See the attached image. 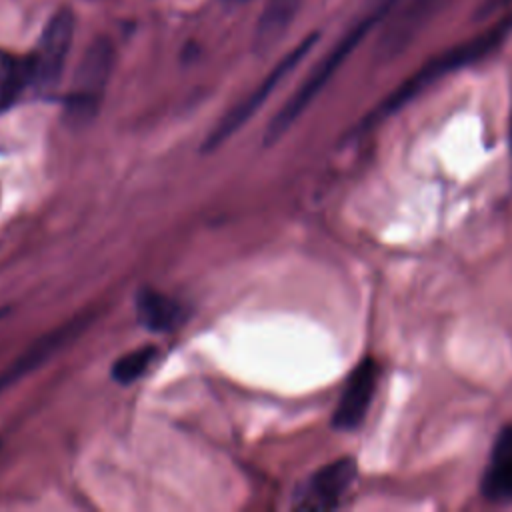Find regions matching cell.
<instances>
[{"label":"cell","instance_id":"6da1fadb","mask_svg":"<svg viewBox=\"0 0 512 512\" xmlns=\"http://www.w3.org/2000/svg\"><path fill=\"white\" fill-rule=\"evenodd\" d=\"M394 0H376L370 10L364 12L360 20L330 48V52L310 70L298 90L284 102V106L272 116L268 128L264 132L262 142L266 146L280 140L290 126L302 116V112L312 104V100L320 94V90L330 82V78L338 72V68L346 62V58L360 46V42L392 12Z\"/></svg>","mask_w":512,"mask_h":512},{"label":"cell","instance_id":"7a4b0ae2","mask_svg":"<svg viewBox=\"0 0 512 512\" xmlns=\"http://www.w3.org/2000/svg\"><path fill=\"white\" fill-rule=\"evenodd\" d=\"M512 34V12L500 18L490 28L482 30L480 34L454 44L452 48L444 50L442 54L430 58L422 68H418L410 78H406L368 118L366 126L380 122L382 118L390 116L392 112L406 106L412 98H416L422 90H426L430 84L438 82L442 76L452 74L460 68H466L482 58H486L490 52H494L508 36Z\"/></svg>","mask_w":512,"mask_h":512},{"label":"cell","instance_id":"3957f363","mask_svg":"<svg viewBox=\"0 0 512 512\" xmlns=\"http://www.w3.org/2000/svg\"><path fill=\"white\" fill-rule=\"evenodd\" d=\"M116 62L114 44L108 38H96L82 54L70 94L66 96V114L72 122H88L102 100Z\"/></svg>","mask_w":512,"mask_h":512},{"label":"cell","instance_id":"277c9868","mask_svg":"<svg viewBox=\"0 0 512 512\" xmlns=\"http://www.w3.org/2000/svg\"><path fill=\"white\" fill-rule=\"evenodd\" d=\"M318 40V32L308 34L296 48H292L270 72L268 76L244 98L240 100L234 108H230L220 122L212 128V132L208 134L206 142H204V150H214L218 148L224 140H228L232 134H236L258 110L260 106L270 98V94L284 82V78L304 60V56L314 48Z\"/></svg>","mask_w":512,"mask_h":512},{"label":"cell","instance_id":"5b68a950","mask_svg":"<svg viewBox=\"0 0 512 512\" xmlns=\"http://www.w3.org/2000/svg\"><path fill=\"white\" fill-rule=\"evenodd\" d=\"M74 14L70 10H58L44 26L36 50L30 56L32 64V86L40 94H50L58 88L72 38H74Z\"/></svg>","mask_w":512,"mask_h":512},{"label":"cell","instance_id":"8992f818","mask_svg":"<svg viewBox=\"0 0 512 512\" xmlns=\"http://www.w3.org/2000/svg\"><path fill=\"white\" fill-rule=\"evenodd\" d=\"M356 480V460L338 458L316 470L294 494L298 510H330L340 504Z\"/></svg>","mask_w":512,"mask_h":512},{"label":"cell","instance_id":"52a82bcc","mask_svg":"<svg viewBox=\"0 0 512 512\" xmlns=\"http://www.w3.org/2000/svg\"><path fill=\"white\" fill-rule=\"evenodd\" d=\"M92 314H80L70 318L68 322L56 326L54 330L42 334L38 340H34L2 374H0V394L14 386L18 380L40 368L44 362H48L54 354H58L64 346H68L78 334L84 332V328L90 324Z\"/></svg>","mask_w":512,"mask_h":512},{"label":"cell","instance_id":"ba28073f","mask_svg":"<svg viewBox=\"0 0 512 512\" xmlns=\"http://www.w3.org/2000/svg\"><path fill=\"white\" fill-rule=\"evenodd\" d=\"M378 378L380 364L374 358L366 356L360 364H356L332 414V426L336 430L352 432L364 422L378 386Z\"/></svg>","mask_w":512,"mask_h":512},{"label":"cell","instance_id":"9c48e42d","mask_svg":"<svg viewBox=\"0 0 512 512\" xmlns=\"http://www.w3.org/2000/svg\"><path fill=\"white\" fill-rule=\"evenodd\" d=\"M452 0H410L404 10H400L388 22L382 40L378 44V52L382 58H390L402 52L420 32L422 28L438 16L446 4Z\"/></svg>","mask_w":512,"mask_h":512},{"label":"cell","instance_id":"30bf717a","mask_svg":"<svg viewBox=\"0 0 512 512\" xmlns=\"http://www.w3.org/2000/svg\"><path fill=\"white\" fill-rule=\"evenodd\" d=\"M480 490L490 502H512V424L500 430L492 446Z\"/></svg>","mask_w":512,"mask_h":512},{"label":"cell","instance_id":"8fae6325","mask_svg":"<svg viewBox=\"0 0 512 512\" xmlns=\"http://www.w3.org/2000/svg\"><path fill=\"white\" fill-rule=\"evenodd\" d=\"M136 310L140 322L152 332H170L184 322L182 304L156 290H142L136 298Z\"/></svg>","mask_w":512,"mask_h":512},{"label":"cell","instance_id":"7c38bea8","mask_svg":"<svg viewBox=\"0 0 512 512\" xmlns=\"http://www.w3.org/2000/svg\"><path fill=\"white\" fill-rule=\"evenodd\" d=\"M302 0H266L254 30V50H270L288 30Z\"/></svg>","mask_w":512,"mask_h":512},{"label":"cell","instance_id":"4fadbf2b","mask_svg":"<svg viewBox=\"0 0 512 512\" xmlns=\"http://www.w3.org/2000/svg\"><path fill=\"white\" fill-rule=\"evenodd\" d=\"M32 86V64L28 58L6 56L0 62V112L10 108L26 86Z\"/></svg>","mask_w":512,"mask_h":512},{"label":"cell","instance_id":"5bb4252c","mask_svg":"<svg viewBox=\"0 0 512 512\" xmlns=\"http://www.w3.org/2000/svg\"><path fill=\"white\" fill-rule=\"evenodd\" d=\"M156 358V348L154 346H142L136 350H130L128 354L120 356L112 364V378L118 384H130L138 380L150 366V362Z\"/></svg>","mask_w":512,"mask_h":512},{"label":"cell","instance_id":"9a60e30c","mask_svg":"<svg viewBox=\"0 0 512 512\" xmlns=\"http://www.w3.org/2000/svg\"><path fill=\"white\" fill-rule=\"evenodd\" d=\"M508 4H512V0H486V2H484V4L478 8V16L486 18V16L494 14L496 10H502V8H506Z\"/></svg>","mask_w":512,"mask_h":512},{"label":"cell","instance_id":"2e32d148","mask_svg":"<svg viewBox=\"0 0 512 512\" xmlns=\"http://www.w3.org/2000/svg\"><path fill=\"white\" fill-rule=\"evenodd\" d=\"M508 142H510V152H512V116H510V132H508Z\"/></svg>","mask_w":512,"mask_h":512},{"label":"cell","instance_id":"e0dca14e","mask_svg":"<svg viewBox=\"0 0 512 512\" xmlns=\"http://www.w3.org/2000/svg\"><path fill=\"white\" fill-rule=\"evenodd\" d=\"M228 2H244V0H228Z\"/></svg>","mask_w":512,"mask_h":512}]
</instances>
